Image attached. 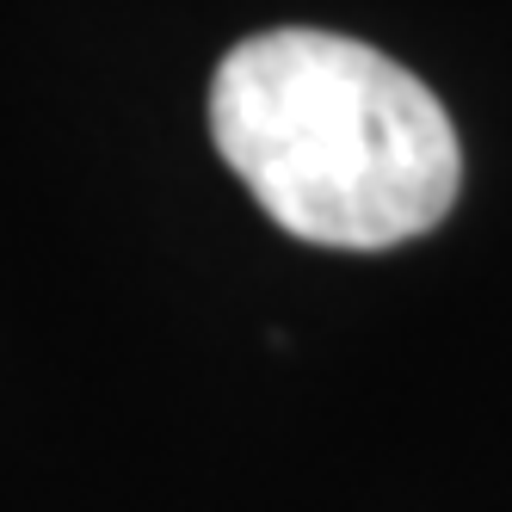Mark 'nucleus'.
<instances>
[{"instance_id":"1","label":"nucleus","mask_w":512,"mask_h":512,"mask_svg":"<svg viewBox=\"0 0 512 512\" xmlns=\"http://www.w3.org/2000/svg\"><path fill=\"white\" fill-rule=\"evenodd\" d=\"M210 136L284 235L377 253L445 223L463 149L420 75L315 25L260 31L210 81Z\"/></svg>"}]
</instances>
